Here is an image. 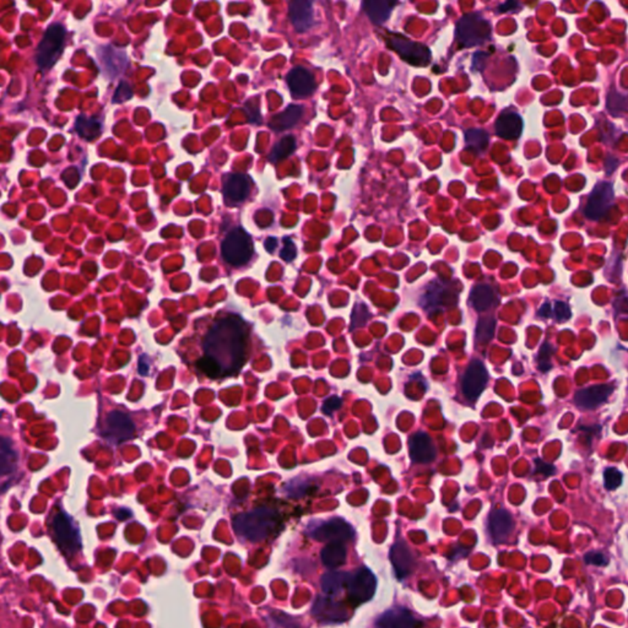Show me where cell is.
Returning a JSON list of instances; mask_svg holds the SVG:
<instances>
[{
    "instance_id": "1",
    "label": "cell",
    "mask_w": 628,
    "mask_h": 628,
    "mask_svg": "<svg viewBox=\"0 0 628 628\" xmlns=\"http://www.w3.org/2000/svg\"><path fill=\"white\" fill-rule=\"evenodd\" d=\"M249 330L239 317L224 318L210 329L198 366L211 378L235 376L247 361Z\"/></svg>"
},
{
    "instance_id": "2",
    "label": "cell",
    "mask_w": 628,
    "mask_h": 628,
    "mask_svg": "<svg viewBox=\"0 0 628 628\" xmlns=\"http://www.w3.org/2000/svg\"><path fill=\"white\" fill-rule=\"evenodd\" d=\"M279 515L270 508H257L237 515L233 521V528L239 537L249 541H261L270 537L279 526Z\"/></svg>"
},
{
    "instance_id": "3",
    "label": "cell",
    "mask_w": 628,
    "mask_h": 628,
    "mask_svg": "<svg viewBox=\"0 0 628 628\" xmlns=\"http://www.w3.org/2000/svg\"><path fill=\"white\" fill-rule=\"evenodd\" d=\"M221 253L230 266H244L253 255L252 238L242 228H235L222 241Z\"/></svg>"
},
{
    "instance_id": "4",
    "label": "cell",
    "mask_w": 628,
    "mask_h": 628,
    "mask_svg": "<svg viewBox=\"0 0 628 628\" xmlns=\"http://www.w3.org/2000/svg\"><path fill=\"white\" fill-rule=\"evenodd\" d=\"M491 34V25L485 17L477 12L468 14L457 23L459 42L466 47H475L485 43Z\"/></svg>"
},
{
    "instance_id": "5",
    "label": "cell",
    "mask_w": 628,
    "mask_h": 628,
    "mask_svg": "<svg viewBox=\"0 0 628 628\" xmlns=\"http://www.w3.org/2000/svg\"><path fill=\"white\" fill-rule=\"evenodd\" d=\"M64 39L65 30L61 23H54L47 29L36 53V61L40 68H52L57 63L62 54Z\"/></svg>"
},
{
    "instance_id": "6",
    "label": "cell",
    "mask_w": 628,
    "mask_h": 628,
    "mask_svg": "<svg viewBox=\"0 0 628 628\" xmlns=\"http://www.w3.org/2000/svg\"><path fill=\"white\" fill-rule=\"evenodd\" d=\"M52 529L59 549L67 556H73L81 548L79 529L67 513L59 510L52 521Z\"/></svg>"
},
{
    "instance_id": "7",
    "label": "cell",
    "mask_w": 628,
    "mask_h": 628,
    "mask_svg": "<svg viewBox=\"0 0 628 628\" xmlns=\"http://www.w3.org/2000/svg\"><path fill=\"white\" fill-rule=\"evenodd\" d=\"M389 45L400 57L411 65L424 67L431 62V52L429 47L413 42L402 37L400 34L391 36Z\"/></svg>"
},
{
    "instance_id": "8",
    "label": "cell",
    "mask_w": 628,
    "mask_h": 628,
    "mask_svg": "<svg viewBox=\"0 0 628 628\" xmlns=\"http://www.w3.org/2000/svg\"><path fill=\"white\" fill-rule=\"evenodd\" d=\"M614 203V189L611 183L601 182L596 184L593 192L589 194L588 203L585 206V216L590 220H599L611 208Z\"/></svg>"
},
{
    "instance_id": "9",
    "label": "cell",
    "mask_w": 628,
    "mask_h": 628,
    "mask_svg": "<svg viewBox=\"0 0 628 628\" xmlns=\"http://www.w3.org/2000/svg\"><path fill=\"white\" fill-rule=\"evenodd\" d=\"M487 380L488 373L485 365L479 360L473 361L470 363L469 367L466 368L462 380V389L464 396L471 402H474L481 396L482 391H485Z\"/></svg>"
},
{
    "instance_id": "10",
    "label": "cell",
    "mask_w": 628,
    "mask_h": 628,
    "mask_svg": "<svg viewBox=\"0 0 628 628\" xmlns=\"http://www.w3.org/2000/svg\"><path fill=\"white\" fill-rule=\"evenodd\" d=\"M352 526L343 519L324 521L311 532L312 538L322 543H345L354 537Z\"/></svg>"
},
{
    "instance_id": "11",
    "label": "cell",
    "mask_w": 628,
    "mask_h": 628,
    "mask_svg": "<svg viewBox=\"0 0 628 628\" xmlns=\"http://www.w3.org/2000/svg\"><path fill=\"white\" fill-rule=\"evenodd\" d=\"M134 424L131 418L120 411L109 413L106 420V426L102 431L103 436L114 444L128 441L134 435Z\"/></svg>"
},
{
    "instance_id": "12",
    "label": "cell",
    "mask_w": 628,
    "mask_h": 628,
    "mask_svg": "<svg viewBox=\"0 0 628 628\" xmlns=\"http://www.w3.org/2000/svg\"><path fill=\"white\" fill-rule=\"evenodd\" d=\"M376 585L377 581L372 572L368 571L366 568L357 571L354 576H351L347 584L350 599L355 604L366 603L373 596Z\"/></svg>"
},
{
    "instance_id": "13",
    "label": "cell",
    "mask_w": 628,
    "mask_h": 628,
    "mask_svg": "<svg viewBox=\"0 0 628 628\" xmlns=\"http://www.w3.org/2000/svg\"><path fill=\"white\" fill-rule=\"evenodd\" d=\"M312 614L322 623L344 622L349 617L345 606L325 596H318L312 607Z\"/></svg>"
},
{
    "instance_id": "14",
    "label": "cell",
    "mask_w": 628,
    "mask_h": 628,
    "mask_svg": "<svg viewBox=\"0 0 628 628\" xmlns=\"http://www.w3.org/2000/svg\"><path fill=\"white\" fill-rule=\"evenodd\" d=\"M409 449L413 462L420 464L431 463L436 457V448L433 446V442L424 432H418L410 438Z\"/></svg>"
},
{
    "instance_id": "15",
    "label": "cell",
    "mask_w": 628,
    "mask_h": 628,
    "mask_svg": "<svg viewBox=\"0 0 628 628\" xmlns=\"http://www.w3.org/2000/svg\"><path fill=\"white\" fill-rule=\"evenodd\" d=\"M288 84L292 95L308 97L316 90V81L311 72L302 67H296L288 75Z\"/></svg>"
},
{
    "instance_id": "16",
    "label": "cell",
    "mask_w": 628,
    "mask_h": 628,
    "mask_svg": "<svg viewBox=\"0 0 628 628\" xmlns=\"http://www.w3.org/2000/svg\"><path fill=\"white\" fill-rule=\"evenodd\" d=\"M250 192V181L246 175H231L227 177L224 186V195L228 204H239L244 202Z\"/></svg>"
},
{
    "instance_id": "17",
    "label": "cell",
    "mask_w": 628,
    "mask_h": 628,
    "mask_svg": "<svg viewBox=\"0 0 628 628\" xmlns=\"http://www.w3.org/2000/svg\"><path fill=\"white\" fill-rule=\"evenodd\" d=\"M614 388L611 385H593L578 391L574 402L578 407L584 409H595L609 399Z\"/></svg>"
},
{
    "instance_id": "18",
    "label": "cell",
    "mask_w": 628,
    "mask_h": 628,
    "mask_svg": "<svg viewBox=\"0 0 628 628\" xmlns=\"http://www.w3.org/2000/svg\"><path fill=\"white\" fill-rule=\"evenodd\" d=\"M496 134L507 140H515L523 131V119L515 111H504L499 114L496 122Z\"/></svg>"
},
{
    "instance_id": "19",
    "label": "cell",
    "mask_w": 628,
    "mask_h": 628,
    "mask_svg": "<svg viewBox=\"0 0 628 628\" xmlns=\"http://www.w3.org/2000/svg\"><path fill=\"white\" fill-rule=\"evenodd\" d=\"M513 526H515L513 518L507 510H493L490 515L488 529H490L491 537L496 543H502L508 538L513 530Z\"/></svg>"
},
{
    "instance_id": "20",
    "label": "cell",
    "mask_w": 628,
    "mask_h": 628,
    "mask_svg": "<svg viewBox=\"0 0 628 628\" xmlns=\"http://www.w3.org/2000/svg\"><path fill=\"white\" fill-rule=\"evenodd\" d=\"M290 19L294 29L300 32H305L307 30L311 29L314 23L312 1L297 0L290 3Z\"/></svg>"
},
{
    "instance_id": "21",
    "label": "cell",
    "mask_w": 628,
    "mask_h": 628,
    "mask_svg": "<svg viewBox=\"0 0 628 628\" xmlns=\"http://www.w3.org/2000/svg\"><path fill=\"white\" fill-rule=\"evenodd\" d=\"M419 622L405 609L385 612L377 621V628H418Z\"/></svg>"
},
{
    "instance_id": "22",
    "label": "cell",
    "mask_w": 628,
    "mask_h": 628,
    "mask_svg": "<svg viewBox=\"0 0 628 628\" xmlns=\"http://www.w3.org/2000/svg\"><path fill=\"white\" fill-rule=\"evenodd\" d=\"M391 560L398 577L404 578L410 574L413 570V557L408 545L402 541L394 543L391 550Z\"/></svg>"
},
{
    "instance_id": "23",
    "label": "cell",
    "mask_w": 628,
    "mask_h": 628,
    "mask_svg": "<svg viewBox=\"0 0 628 628\" xmlns=\"http://www.w3.org/2000/svg\"><path fill=\"white\" fill-rule=\"evenodd\" d=\"M495 301H496V296H495L492 288L485 283L475 286L470 294V303L476 311H487L490 307L495 305Z\"/></svg>"
},
{
    "instance_id": "24",
    "label": "cell",
    "mask_w": 628,
    "mask_h": 628,
    "mask_svg": "<svg viewBox=\"0 0 628 628\" xmlns=\"http://www.w3.org/2000/svg\"><path fill=\"white\" fill-rule=\"evenodd\" d=\"M303 114V108L301 106H290L283 111V113L275 116L270 122V127L274 131H285L290 129L300 122Z\"/></svg>"
},
{
    "instance_id": "25",
    "label": "cell",
    "mask_w": 628,
    "mask_h": 628,
    "mask_svg": "<svg viewBox=\"0 0 628 628\" xmlns=\"http://www.w3.org/2000/svg\"><path fill=\"white\" fill-rule=\"evenodd\" d=\"M350 577V574L341 572L325 573L322 578L323 592L330 596L339 594L343 592V589L347 588Z\"/></svg>"
},
{
    "instance_id": "26",
    "label": "cell",
    "mask_w": 628,
    "mask_h": 628,
    "mask_svg": "<svg viewBox=\"0 0 628 628\" xmlns=\"http://www.w3.org/2000/svg\"><path fill=\"white\" fill-rule=\"evenodd\" d=\"M394 4H391L388 1H382V0H371V1H365L363 8L365 12L367 14L368 17L372 20V23L376 25H382L385 23L389 17H391V9Z\"/></svg>"
},
{
    "instance_id": "27",
    "label": "cell",
    "mask_w": 628,
    "mask_h": 628,
    "mask_svg": "<svg viewBox=\"0 0 628 628\" xmlns=\"http://www.w3.org/2000/svg\"><path fill=\"white\" fill-rule=\"evenodd\" d=\"M345 546L340 543H328L322 551L323 563L328 568H338L345 563Z\"/></svg>"
},
{
    "instance_id": "28",
    "label": "cell",
    "mask_w": 628,
    "mask_h": 628,
    "mask_svg": "<svg viewBox=\"0 0 628 628\" xmlns=\"http://www.w3.org/2000/svg\"><path fill=\"white\" fill-rule=\"evenodd\" d=\"M75 128H76L78 134L81 138H84L85 140L96 139L102 131V124L98 119L86 118L84 116L78 117L75 122Z\"/></svg>"
},
{
    "instance_id": "29",
    "label": "cell",
    "mask_w": 628,
    "mask_h": 628,
    "mask_svg": "<svg viewBox=\"0 0 628 628\" xmlns=\"http://www.w3.org/2000/svg\"><path fill=\"white\" fill-rule=\"evenodd\" d=\"M446 292H447V290L440 283L430 285V288L426 291L424 299H422L424 300L422 306L424 307L426 312L437 311V308H442L444 303L443 294H446Z\"/></svg>"
},
{
    "instance_id": "30",
    "label": "cell",
    "mask_w": 628,
    "mask_h": 628,
    "mask_svg": "<svg viewBox=\"0 0 628 628\" xmlns=\"http://www.w3.org/2000/svg\"><path fill=\"white\" fill-rule=\"evenodd\" d=\"M466 147L475 153H481L488 147V136L481 129H469L465 133Z\"/></svg>"
},
{
    "instance_id": "31",
    "label": "cell",
    "mask_w": 628,
    "mask_h": 628,
    "mask_svg": "<svg viewBox=\"0 0 628 628\" xmlns=\"http://www.w3.org/2000/svg\"><path fill=\"white\" fill-rule=\"evenodd\" d=\"M294 149H296V140H294V136H285L274 147L269 159L272 162H279L294 153Z\"/></svg>"
},
{
    "instance_id": "32",
    "label": "cell",
    "mask_w": 628,
    "mask_h": 628,
    "mask_svg": "<svg viewBox=\"0 0 628 628\" xmlns=\"http://www.w3.org/2000/svg\"><path fill=\"white\" fill-rule=\"evenodd\" d=\"M496 328V321L492 317L482 318L476 328V339L480 343H487L492 339Z\"/></svg>"
},
{
    "instance_id": "33",
    "label": "cell",
    "mask_w": 628,
    "mask_h": 628,
    "mask_svg": "<svg viewBox=\"0 0 628 628\" xmlns=\"http://www.w3.org/2000/svg\"><path fill=\"white\" fill-rule=\"evenodd\" d=\"M17 454L12 451V448L9 446L8 440H3V447H1V474L6 475L8 473H12L15 469L17 464Z\"/></svg>"
},
{
    "instance_id": "34",
    "label": "cell",
    "mask_w": 628,
    "mask_h": 628,
    "mask_svg": "<svg viewBox=\"0 0 628 628\" xmlns=\"http://www.w3.org/2000/svg\"><path fill=\"white\" fill-rule=\"evenodd\" d=\"M604 484L607 490H616L622 484V474L615 468H609L604 473Z\"/></svg>"
},
{
    "instance_id": "35",
    "label": "cell",
    "mask_w": 628,
    "mask_h": 628,
    "mask_svg": "<svg viewBox=\"0 0 628 628\" xmlns=\"http://www.w3.org/2000/svg\"><path fill=\"white\" fill-rule=\"evenodd\" d=\"M554 354V347L550 344H543L539 352V368L543 372H548L551 369V356Z\"/></svg>"
},
{
    "instance_id": "36",
    "label": "cell",
    "mask_w": 628,
    "mask_h": 628,
    "mask_svg": "<svg viewBox=\"0 0 628 628\" xmlns=\"http://www.w3.org/2000/svg\"><path fill=\"white\" fill-rule=\"evenodd\" d=\"M296 255H297V249H296L292 239L283 238V247L280 252V257L285 261H292L296 258Z\"/></svg>"
},
{
    "instance_id": "37",
    "label": "cell",
    "mask_w": 628,
    "mask_h": 628,
    "mask_svg": "<svg viewBox=\"0 0 628 628\" xmlns=\"http://www.w3.org/2000/svg\"><path fill=\"white\" fill-rule=\"evenodd\" d=\"M131 97V90L127 83H120L118 89L114 92L113 103H122Z\"/></svg>"
},
{
    "instance_id": "38",
    "label": "cell",
    "mask_w": 628,
    "mask_h": 628,
    "mask_svg": "<svg viewBox=\"0 0 628 628\" xmlns=\"http://www.w3.org/2000/svg\"><path fill=\"white\" fill-rule=\"evenodd\" d=\"M555 317L559 322H566L567 319L571 317V311L570 307L567 306L565 302H556L555 303Z\"/></svg>"
},
{
    "instance_id": "39",
    "label": "cell",
    "mask_w": 628,
    "mask_h": 628,
    "mask_svg": "<svg viewBox=\"0 0 628 628\" xmlns=\"http://www.w3.org/2000/svg\"><path fill=\"white\" fill-rule=\"evenodd\" d=\"M341 404H343V400H341L340 398H338V396H332V398H329L327 402L323 404V411L327 413V415H332V413H334L335 410L340 409Z\"/></svg>"
},
{
    "instance_id": "40",
    "label": "cell",
    "mask_w": 628,
    "mask_h": 628,
    "mask_svg": "<svg viewBox=\"0 0 628 628\" xmlns=\"http://www.w3.org/2000/svg\"><path fill=\"white\" fill-rule=\"evenodd\" d=\"M585 562L589 565H595V566H605L607 563V559L603 554L599 552H589L585 555Z\"/></svg>"
},
{
    "instance_id": "41",
    "label": "cell",
    "mask_w": 628,
    "mask_h": 628,
    "mask_svg": "<svg viewBox=\"0 0 628 628\" xmlns=\"http://www.w3.org/2000/svg\"><path fill=\"white\" fill-rule=\"evenodd\" d=\"M535 462H537V464H538V466H537L538 471H540V473H543L545 475L549 476L551 475V474H554V473H555V468H554V465L546 464V463H543V460H539V459H537Z\"/></svg>"
},
{
    "instance_id": "42",
    "label": "cell",
    "mask_w": 628,
    "mask_h": 628,
    "mask_svg": "<svg viewBox=\"0 0 628 628\" xmlns=\"http://www.w3.org/2000/svg\"><path fill=\"white\" fill-rule=\"evenodd\" d=\"M539 314L545 318H549L552 316V310H551V305H550L549 302L541 306L540 311H539Z\"/></svg>"
},
{
    "instance_id": "43",
    "label": "cell",
    "mask_w": 628,
    "mask_h": 628,
    "mask_svg": "<svg viewBox=\"0 0 628 628\" xmlns=\"http://www.w3.org/2000/svg\"><path fill=\"white\" fill-rule=\"evenodd\" d=\"M277 246H278V239H277V238L269 237L266 239V248L268 252L272 253L274 249L277 248Z\"/></svg>"
},
{
    "instance_id": "44",
    "label": "cell",
    "mask_w": 628,
    "mask_h": 628,
    "mask_svg": "<svg viewBox=\"0 0 628 628\" xmlns=\"http://www.w3.org/2000/svg\"><path fill=\"white\" fill-rule=\"evenodd\" d=\"M139 368H140V373L147 374L149 372V366H144V360H140V363H139Z\"/></svg>"
}]
</instances>
